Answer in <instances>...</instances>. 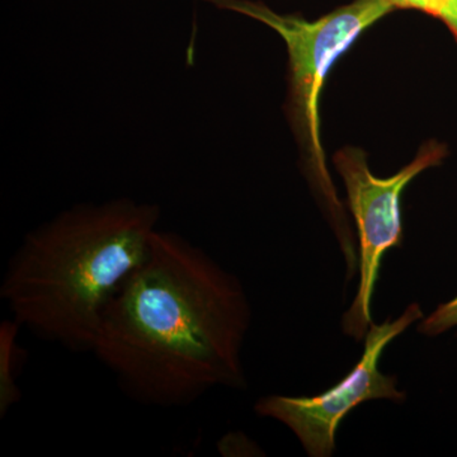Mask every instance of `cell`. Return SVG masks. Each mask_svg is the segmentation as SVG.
<instances>
[{
  "label": "cell",
  "mask_w": 457,
  "mask_h": 457,
  "mask_svg": "<svg viewBox=\"0 0 457 457\" xmlns=\"http://www.w3.org/2000/svg\"><path fill=\"white\" fill-rule=\"evenodd\" d=\"M20 324L13 318L0 326V416L22 398L18 386V375L26 361V350L18 342Z\"/></svg>",
  "instance_id": "cell-6"
},
{
  "label": "cell",
  "mask_w": 457,
  "mask_h": 457,
  "mask_svg": "<svg viewBox=\"0 0 457 457\" xmlns=\"http://www.w3.org/2000/svg\"><path fill=\"white\" fill-rule=\"evenodd\" d=\"M423 318L420 303H413L395 320L372 323L365 337L363 356L338 384L315 396H264L255 404V413L287 426L309 456H332L337 429L352 409L370 400L402 404L407 399V394L396 387V376L383 374L378 363L386 345Z\"/></svg>",
  "instance_id": "cell-5"
},
{
  "label": "cell",
  "mask_w": 457,
  "mask_h": 457,
  "mask_svg": "<svg viewBox=\"0 0 457 457\" xmlns=\"http://www.w3.org/2000/svg\"><path fill=\"white\" fill-rule=\"evenodd\" d=\"M158 204H78L33 228L9 261L0 297L32 335L92 353L102 317L149 254Z\"/></svg>",
  "instance_id": "cell-2"
},
{
  "label": "cell",
  "mask_w": 457,
  "mask_h": 457,
  "mask_svg": "<svg viewBox=\"0 0 457 457\" xmlns=\"http://www.w3.org/2000/svg\"><path fill=\"white\" fill-rule=\"evenodd\" d=\"M453 328H457V296L438 305L435 312L420 321L417 329L420 335L437 337Z\"/></svg>",
  "instance_id": "cell-8"
},
{
  "label": "cell",
  "mask_w": 457,
  "mask_h": 457,
  "mask_svg": "<svg viewBox=\"0 0 457 457\" xmlns=\"http://www.w3.org/2000/svg\"><path fill=\"white\" fill-rule=\"evenodd\" d=\"M395 11L413 9L437 18L449 29L457 44V0H392Z\"/></svg>",
  "instance_id": "cell-7"
},
{
  "label": "cell",
  "mask_w": 457,
  "mask_h": 457,
  "mask_svg": "<svg viewBox=\"0 0 457 457\" xmlns=\"http://www.w3.org/2000/svg\"><path fill=\"white\" fill-rule=\"evenodd\" d=\"M270 27L288 55L287 116L302 149L303 168L335 230L347 266L359 261L345 206L337 195L321 144L320 98L327 77L370 27L395 11L392 0H353L317 20L278 13L257 0H204Z\"/></svg>",
  "instance_id": "cell-3"
},
{
  "label": "cell",
  "mask_w": 457,
  "mask_h": 457,
  "mask_svg": "<svg viewBox=\"0 0 457 457\" xmlns=\"http://www.w3.org/2000/svg\"><path fill=\"white\" fill-rule=\"evenodd\" d=\"M447 154L446 144L427 141L411 163L387 179L376 177L370 170L368 154L361 147L345 146L333 156L336 170L345 182L359 237V288L342 318L343 333L356 342L365 339L372 324L371 300L381 260L390 249L402 246L404 240L403 192L420 173L441 165Z\"/></svg>",
  "instance_id": "cell-4"
},
{
  "label": "cell",
  "mask_w": 457,
  "mask_h": 457,
  "mask_svg": "<svg viewBox=\"0 0 457 457\" xmlns=\"http://www.w3.org/2000/svg\"><path fill=\"white\" fill-rule=\"evenodd\" d=\"M251 323L240 279L186 237L156 228L146 260L108 303L92 353L135 402L188 407L215 387L245 389Z\"/></svg>",
  "instance_id": "cell-1"
}]
</instances>
